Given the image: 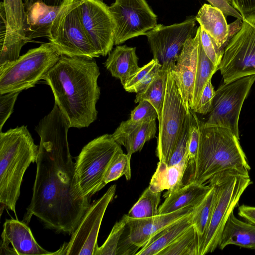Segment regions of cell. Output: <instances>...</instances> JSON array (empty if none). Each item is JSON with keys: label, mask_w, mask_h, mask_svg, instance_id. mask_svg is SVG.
Instances as JSON below:
<instances>
[{"label": "cell", "mask_w": 255, "mask_h": 255, "mask_svg": "<svg viewBox=\"0 0 255 255\" xmlns=\"http://www.w3.org/2000/svg\"><path fill=\"white\" fill-rule=\"evenodd\" d=\"M69 122L55 103L38 123L35 130L40 141L33 193L23 222L36 217L50 229L72 235L90 205L75 185V163L70 152Z\"/></svg>", "instance_id": "1"}, {"label": "cell", "mask_w": 255, "mask_h": 255, "mask_svg": "<svg viewBox=\"0 0 255 255\" xmlns=\"http://www.w3.org/2000/svg\"><path fill=\"white\" fill-rule=\"evenodd\" d=\"M100 74L94 58L62 55L43 77L70 128L88 127L97 119Z\"/></svg>", "instance_id": "2"}, {"label": "cell", "mask_w": 255, "mask_h": 255, "mask_svg": "<svg viewBox=\"0 0 255 255\" xmlns=\"http://www.w3.org/2000/svg\"><path fill=\"white\" fill-rule=\"evenodd\" d=\"M198 123V151L195 160L188 164L190 176L187 183L207 184L211 178L226 171L249 174L251 167L240 139L227 128L207 126L199 120Z\"/></svg>", "instance_id": "3"}, {"label": "cell", "mask_w": 255, "mask_h": 255, "mask_svg": "<svg viewBox=\"0 0 255 255\" xmlns=\"http://www.w3.org/2000/svg\"><path fill=\"white\" fill-rule=\"evenodd\" d=\"M39 147L22 126L0 133V202L15 214L24 174L36 162Z\"/></svg>", "instance_id": "4"}, {"label": "cell", "mask_w": 255, "mask_h": 255, "mask_svg": "<svg viewBox=\"0 0 255 255\" xmlns=\"http://www.w3.org/2000/svg\"><path fill=\"white\" fill-rule=\"evenodd\" d=\"M207 183L214 186L216 197L210 222L198 255L212 253L218 247L226 221L252 181L249 174L230 170L217 174Z\"/></svg>", "instance_id": "5"}, {"label": "cell", "mask_w": 255, "mask_h": 255, "mask_svg": "<svg viewBox=\"0 0 255 255\" xmlns=\"http://www.w3.org/2000/svg\"><path fill=\"white\" fill-rule=\"evenodd\" d=\"M121 145L105 134L84 146L75 163L74 181L81 197L90 198L99 191L106 171L114 158L123 152Z\"/></svg>", "instance_id": "6"}, {"label": "cell", "mask_w": 255, "mask_h": 255, "mask_svg": "<svg viewBox=\"0 0 255 255\" xmlns=\"http://www.w3.org/2000/svg\"><path fill=\"white\" fill-rule=\"evenodd\" d=\"M61 55L49 42L29 50L17 60L0 68V94L34 87Z\"/></svg>", "instance_id": "7"}, {"label": "cell", "mask_w": 255, "mask_h": 255, "mask_svg": "<svg viewBox=\"0 0 255 255\" xmlns=\"http://www.w3.org/2000/svg\"><path fill=\"white\" fill-rule=\"evenodd\" d=\"M81 0H63L54 19L48 39L61 55L70 57H99L90 40L79 12Z\"/></svg>", "instance_id": "8"}, {"label": "cell", "mask_w": 255, "mask_h": 255, "mask_svg": "<svg viewBox=\"0 0 255 255\" xmlns=\"http://www.w3.org/2000/svg\"><path fill=\"white\" fill-rule=\"evenodd\" d=\"M190 111L187 109L181 93L169 70L162 111L158 120L156 155L159 161L167 165Z\"/></svg>", "instance_id": "9"}, {"label": "cell", "mask_w": 255, "mask_h": 255, "mask_svg": "<svg viewBox=\"0 0 255 255\" xmlns=\"http://www.w3.org/2000/svg\"><path fill=\"white\" fill-rule=\"evenodd\" d=\"M243 21L240 30L224 48L218 67L225 83L255 75V14Z\"/></svg>", "instance_id": "10"}, {"label": "cell", "mask_w": 255, "mask_h": 255, "mask_svg": "<svg viewBox=\"0 0 255 255\" xmlns=\"http://www.w3.org/2000/svg\"><path fill=\"white\" fill-rule=\"evenodd\" d=\"M255 82V75L221 85L215 91L212 107L204 124L227 128L240 139L239 121L241 111Z\"/></svg>", "instance_id": "11"}, {"label": "cell", "mask_w": 255, "mask_h": 255, "mask_svg": "<svg viewBox=\"0 0 255 255\" xmlns=\"http://www.w3.org/2000/svg\"><path fill=\"white\" fill-rule=\"evenodd\" d=\"M116 191V185H112L101 198L90 204L69 241L64 243L53 255H96L101 223Z\"/></svg>", "instance_id": "12"}, {"label": "cell", "mask_w": 255, "mask_h": 255, "mask_svg": "<svg viewBox=\"0 0 255 255\" xmlns=\"http://www.w3.org/2000/svg\"><path fill=\"white\" fill-rule=\"evenodd\" d=\"M196 21L191 17L170 25L159 24L146 33L153 58L162 68L169 70L175 65L185 43L196 33Z\"/></svg>", "instance_id": "13"}, {"label": "cell", "mask_w": 255, "mask_h": 255, "mask_svg": "<svg viewBox=\"0 0 255 255\" xmlns=\"http://www.w3.org/2000/svg\"><path fill=\"white\" fill-rule=\"evenodd\" d=\"M109 9L116 24L115 45L146 33L157 23V15L146 0H115Z\"/></svg>", "instance_id": "14"}, {"label": "cell", "mask_w": 255, "mask_h": 255, "mask_svg": "<svg viewBox=\"0 0 255 255\" xmlns=\"http://www.w3.org/2000/svg\"><path fill=\"white\" fill-rule=\"evenodd\" d=\"M79 12L84 29L100 56L112 51L116 30L114 18L102 0H81Z\"/></svg>", "instance_id": "15"}, {"label": "cell", "mask_w": 255, "mask_h": 255, "mask_svg": "<svg viewBox=\"0 0 255 255\" xmlns=\"http://www.w3.org/2000/svg\"><path fill=\"white\" fill-rule=\"evenodd\" d=\"M200 31L199 26L195 36L186 41L175 65L169 70L188 110L192 104Z\"/></svg>", "instance_id": "16"}, {"label": "cell", "mask_w": 255, "mask_h": 255, "mask_svg": "<svg viewBox=\"0 0 255 255\" xmlns=\"http://www.w3.org/2000/svg\"><path fill=\"white\" fill-rule=\"evenodd\" d=\"M0 254L5 255H53L36 241L26 224L13 219H7L1 235Z\"/></svg>", "instance_id": "17"}, {"label": "cell", "mask_w": 255, "mask_h": 255, "mask_svg": "<svg viewBox=\"0 0 255 255\" xmlns=\"http://www.w3.org/2000/svg\"><path fill=\"white\" fill-rule=\"evenodd\" d=\"M196 206H188L173 212L158 214L148 218L133 219L126 215L128 240L137 248H142L161 230L190 214Z\"/></svg>", "instance_id": "18"}, {"label": "cell", "mask_w": 255, "mask_h": 255, "mask_svg": "<svg viewBox=\"0 0 255 255\" xmlns=\"http://www.w3.org/2000/svg\"><path fill=\"white\" fill-rule=\"evenodd\" d=\"M23 33L28 42L32 39L48 37L52 22L60 5H50L43 0H23Z\"/></svg>", "instance_id": "19"}, {"label": "cell", "mask_w": 255, "mask_h": 255, "mask_svg": "<svg viewBox=\"0 0 255 255\" xmlns=\"http://www.w3.org/2000/svg\"><path fill=\"white\" fill-rule=\"evenodd\" d=\"M156 120L142 123L135 122L130 119L122 122L114 132L113 139L127 149V155L140 151L145 143L155 136Z\"/></svg>", "instance_id": "20"}, {"label": "cell", "mask_w": 255, "mask_h": 255, "mask_svg": "<svg viewBox=\"0 0 255 255\" xmlns=\"http://www.w3.org/2000/svg\"><path fill=\"white\" fill-rule=\"evenodd\" d=\"M205 184L189 182L166 196L159 207L158 214L173 212L182 208L198 205L211 189Z\"/></svg>", "instance_id": "21"}, {"label": "cell", "mask_w": 255, "mask_h": 255, "mask_svg": "<svg viewBox=\"0 0 255 255\" xmlns=\"http://www.w3.org/2000/svg\"><path fill=\"white\" fill-rule=\"evenodd\" d=\"M196 17L201 28L208 33L222 50L230 41L229 24L225 15L219 8L210 4H204Z\"/></svg>", "instance_id": "22"}, {"label": "cell", "mask_w": 255, "mask_h": 255, "mask_svg": "<svg viewBox=\"0 0 255 255\" xmlns=\"http://www.w3.org/2000/svg\"><path fill=\"white\" fill-rule=\"evenodd\" d=\"M136 48L119 45L111 51L104 65L112 76L119 79L124 86L140 68Z\"/></svg>", "instance_id": "23"}, {"label": "cell", "mask_w": 255, "mask_h": 255, "mask_svg": "<svg viewBox=\"0 0 255 255\" xmlns=\"http://www.w3.org/2000/svg\"><path fill=\"white\" fill-rule=\"evenodd\" d=\"M188 163V158L172 166L159 161L149 182V188L155 192L167 190L163 196L164 198L176 191L184 185L183 178Z\"/></svg>", "instance_id": "24"}, {"label": "cell", "mask_w": 255, "mask_h": 255, "mask_svg": "<svg viewBox=\"0 0 255 255\" xmlns=\"http://www.w3.org/2000/svg\"><path fill=\"white\" fill-rule=\"evenodd\" d=\"M229 245L255 250V225L240 220L233 212L226 221L218 247L223 250Z\"/></svg>", "instance_id": "25"}, {"label": "cell", "mask_w": 255, "mask_h": 255, "mask_svg": "<svg viewBox=\"0 0 255 255\" xmlns=\"http://www.w3.org/2000/svg\"><path fill=\"white\" fill-rule=\"evenodd\" d=\"M193 212L194 210L154 235L135 255H158L160 252L192 225Z\"/></svg>", "instance_id": "26"}, {"label": "cell", "mask_w": 255, "mask_h": 255, "mask_svg": "<svg viewBox=\"0 0 255 255\" xmlns=\"http://www.w3.org/2000/svg\"><path fill=\"white\" fill-rule=\"evenodd\" d=\"M0 68H2L19 58L20 50L26 42L6 31L7 20L3 2H0Z\"/></svg>", "instance_id": "27"}, {"label": "cell", "mask_w": 255, "mask_h": 255, "mask_svg": "<svg viewBox=\"0 0 255 255\" xmlns=\"http://www.w3.org/2000/svg\"><path fill=\"white\" fill-rule=\"evenodd\" d=\"M209 185L211 187L210 190L196 206L192 217V225L198 238L199 251L208 230L216 201L215 188L213 185Z\"/></svg>", "instance_id": "28"}, {"label": "cell", "mask_w": 255, "mask_h": 255, "mask_svg": "<svg viewBox=\"0 0 255 255\" xmlns=\"http://www.w3.org/2000/svg\"><path fill=\"white\" fill-rule=\"evenodd\" d=\"M162 67L158 70L153 80L141 93L136 94L134 102L145 100L155 109L158 120L160 117L164 99L168 71Z\"/></svg>", "instance_id": "29"}, {"label": "cell", "mask_w": 255, "mask_h": 255, "mask_svg": "<svg viewBox=\"0 0 255 255\" xmlns=\"http://www.w3.org/2000/svg\"><path fill=\"white\" fill-rule=\"evenodd\" d=\"M217 70L218 67L213 63L203 50L200 38L191 110L193 111L196 107L204 88Z\"/></svg>", "instance_id": "30"}, {"label": "cell", "mask_w": 255, "mask_h": 255, "mask_svg": "<svg viewBox=\"0 0 255 255\" xmlns=\"http://www.w3.org/2000/svg\"><path fill=\"white\" fill-rule=\"evenodd\" d=\"M161 194V192H153L148 187L126 215L133 219L148 218L156 216L158 214Z\"/></svg>", "instance_id": "31"}, {"label": "cell", "mask_w": 255, "mask_h": 255, "mask_svg": "<svg viewBox=\"0 0 255 255\" xmlns=\"http://www.w3.org/2000/svg\"><path fill=\"white\" fill-rule=\"evenodd\" d=\"M199 242L193 225L158 255H198Z\"/></svg>", "instance_id": "32"}, {"label": "cell", "mask_w": 255, "mask_h": 255, "mask_svg": "<svg viewBox=\"0 0 255 255\" xmlns=\"http://www.w3.org/2000/svg\"><path fill=\"white\" fill-rule=\"evenodd\" d=\"M3 3L6 15L7 29L13 32L17 36L26 39L23 29V0H3Z\"/></svg>", "instance_id": "33"}, {"label": "cell", "mask_w": 255, "mask_h": 255, "mask_svg": "<svg viewBox=\"0 0 255 255\" xmlns=\"http://www.w3.org/2000/svg\"><path fill=\"white\" fill-rule=\"evenodd\" d=\"M130 161V158L127 154L123 152L117 154L109 165L99 191L109 182L117 180L123 175L125 176L127 180H129L131 178Z\"/></svg>", "instance_id": "34"}, {"label": "cell", "mask_w": 255, "mask_h": 255, "mask_svg": "<svg viewBox=\"0 0 255 255\" xmlns=\"http://www.w3.org/2000/svg\"><path fill=\"white\" fill-rule=\"evenodd\" d=\"M127 224L126 215L117 222L104 244L99 247L96 255H118L123 235Z\"/></svg>", "instance_id": "35"}, {"label": "cell", "mask_w": 255, "mask_h": 255, "mask_svg": "<svg viewBox=\"0 0 255 255\" xmlns=\"http://www.w3.org/2000/svg\"><path fill=\"white\" fill-rule=\"evenodd\" d=\"M200 42L206 55L213 63L218 67L224 50L220 49L211 36L201 28Z\"/></svg>", "instance_id": "36"}, {"label": "cell", "mask_w": 255, "mask_h": 255, "mask_svg": "<svg viewBox=\"0 0 255 255\" xmlns=\"http://www.w3.org/2000/svg\"><path fill=\"white\" fill-rule=\"evenodd\" d=\"M192 120L190 127V135L188 149L189 163L196 158L200 141V130L198 118L196 113L191 110Z\"/></svg>", "instance_id": "37"}, {"label": "cell", "mask_w": 255, "mask_h": 255, "mask_svg": "<svg viewBox=\"0 0 255 255\" xmlns=\"http://www.w3.org/2000/svg\"><path fill=\"white\" fill-rule=\"evenodd\" d=\"M154 107L147 101L143 100L131 112L130 119L135 122L142 123L157 119Z\"/></svg>", "instance_id": "38"}, {"label": "cell", "mask_w": 255, "mask_h": 255, "mask_svg": "<svg viewBox=\"0 0 255 255\" xmlns=\"http://www.w3.org/2000/svg\"><path fill=\"white\" fill-rule=\"evenodd\" d=\"M20 92L0 94V130L12 114L17 97Z\"/></svg>", "instance_id": "39"}, {"label": "cell", "mask_w": 255, "mask_h": 255, "mask_svg": "<svg viewBox=\"0 0 255 255\" xmlns=\"http://www.w3.org/2000/svg\"><path fill=\"white\" fill-rule=\"evenodd\" d=\"M215 95V90L211 80L204 88L199 102L193 111L202 115L209 113L212 107Z\"/></svg>", "instance_id": "40"}, {"label": "cell", "mask_w": 255, "mask_h": 255, "mask_svg": "<svg viewBox=\"0 0 255 255\" xmlns=\"http://www.w3.org/2000/svg\"><path fill=\"white\" fill-rule=\"evenodd\" d=\"M158 62L156 60L153 58L148 63L140 67L123 86L125 90L129 92L133 87L140 83Z\"/></svg>", "instance_id": "41"}, {"label": "cell", "mask_w": 255, "mask_h": 255, "mask_svg": "<svg viewBox=\"0 0 255 255\" xmlns=\"http://www.w3.org/2000/svg\"><path fill=\"white\" fill-rule=\"evenodd\" d=\"M210 4L220 9L225 16L241 19L242 16L233 6L231 0H207Z\"/></svg>", "instance_id": "42"}, {"label": "cell", "mask_w": 255, "mask_h": 255, "mask_svg": "<svg viewBox=\"0 0 255 255\" xmlns=\"http://www.w3.org/2000/svg\"><path fill=\"white\" fill-rule=\"evenodd\" d=\"M231 2L243 18L255 14V0H231Z\"/></svg>", "instance_id": "43"}, {"label": "cell", "mask_w": 255, "mask_h": 255, "mask_svg": "<svg viewBox=\"0 0 255 255\" xmlns=\"http://www.w3.org/2000/svg\"><path fill=\"white\" fill-rule=\"evenodd\" d=\"M161 65L158 62L146 76L138 84L133 87L129 92L136 94L142 92L151 83Z\"/></svg>", "instance_id": "44"}, {"label": "cell", "mask_w": 255, "mask_h": 255, "mask_svg": "<svg viewBox=\"0 0 255 255\" xmlns=\"http://www.w3.org/2000/svg\"><path fill=\"white\" fill-rule=\"evenodd\" d=\"M238 214L248 222L255 225V207L242 205L239 207Z\"/></svg>", "instance_id": "45"}, {"label": "cell", "mask_w": 255, "mask_h": 255, "mask_svg": "<svg viewBox=\"0 0 255 255\" xmlns=\"http://www.w3.org/2000/svg\"><path fill=\"white\" fill-rule=\"evenodd\" d=\"M47 4L50 5H60L63 0H43Z\"/></svg>", "instance_id": "46"}]
</instances>
